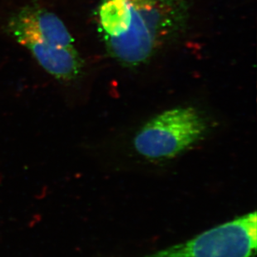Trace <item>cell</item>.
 Masks as SVG:
<instances>
[{
  "label": "cell",
  "mask_w": 257,
  "mask_h": 257,
  "mask_svg": "<svg viewBox=\"0 0 257 257\" xmlns=\"http://www.w3.org/2000/svg\"><path fill=\"white\" fill-rule=\"evenodd\" d=\"M190 8L191 0H100L98 30L112 58L139 67L183 30Z\"/></svg>",
  "instance_id": "cell-1"
},
{
  "label": "cell",
  "mask_w": 257,
  "mask_h": 257,
  "mask_svg": "<svg viewBox=\"0 0 257 257\" xmlns=\"http://www.w3.org/2000/svg\"><path fill=\"white\" fill-rule=\"evenodd\" d=\"M6 31L57 80L71 82L83 72V61L64 23L38 5H26L11 16Z\"/></svg>",
  "instance_id": "cell-2"
},
{
  "label": "cell",
  "mask_w": 257,
  "mask_h": 257,
  "mask_svg": "<svg viewBox=\"0 0 257 257\" xmlns=\"http://www.w3.org/2000/svg\"><path fill=\"white\" fill-rule=\"evenodd\" d=\"M208 123L196 107H172L153 116L137 133L134 148L150 161L173 159L204 139Z\"/></svg>",
  "instance_id": "cell-3"
},
{
  "label": "cell",
  "mask_w": 257,
  "mask_h": 257,
  "mask_svg": "<svg viewBox=\"0 0 257 257\" xmlns=\"http://www.w3.org/2000/svg\"><path fill=\"white\" fill-rule=\"evenodd\" d=\"M256 245L257 216L253 211L142 257H253Z\"/></svg>",
  "instance_id": "cell-4"
}]
</instances>
